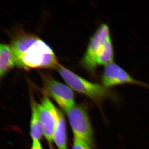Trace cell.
<instances>
[{
	"instance_id": "obj_13",
	"label": "cell",
	"mask_w": 149,
	"mask_h": 149,
	"mask_svg": "<svg viewBox=\"0 0 149 149\" xmlns=\"http://www.w3.org/2000/svg\"><path fill=\"white\" fill-rule=\"evenodd\" d=\"M31 149H43L40 141H33Z\"/></svg>"
},
{
	"instance_id": "obj_5",
	"label": "cell",
	"mask_w": 149,
	"mask_h": 149,
	"mask_svg": "<svg viewBox=\"0 0 149 149\" xmlns=\"http://www.w3.org/2000/svg\"><path fill=\"white\" fill-rule=\"evenodd\" d=\"M42 79L47 93L66 112L75 105V97L71 88L59 82L49 74H42Z\"/></svg>"
},
{
	"instance_id": "obj_12",
	"label": "cell",
	"mask_w": 149,
	"mask_h": 149,
	"mask_svg": "<svg viewBox=\"0 0 149 149\" xmlns=\"http://www.w3.org/2000/svg\"><path fill=\"white\" fill-rule=\"evenodd\" d=\"M72 149H92V147L84 141L74 138Z\"/></svg>"
},
{
	"instance_id": "obj_6",
	"label": "cell",
	"mask_w": 149,
	"mask_h": 149,
	"mask_svg": "<svg viewBox=\"0 0 149 149\" xmlns=\"http://www.w3.org/2000/svg\"><path fill=\"white\" fill-rule=\"evenodd\" d=\"M102 85L109 88L117 85L132 84L149 88L146 83L133 78L120 65L113 62L105 65L101 76Z\"/></svg>"
},
{
	"instance_id": "obj_9",
	"label": "cell",
	"mask_w": 149,
	"mask_h": 149,
	"mask_svg": "<svg viewBox=\"0 0 149 149\" xmlns=\"http://www.w3.org/2000/svg\"><path fill=\"white\" fill-rule=\"evenodd\" d=\"M53 139L58 149H67L66 124L63 114L59 109L58 119Z\"/></svg>"
},
{
	"instance_id": "obj_4",
	"label": "cell",
	"mask_w": 149,
	"mask_h": 149,
	"mask_svg": "<svg viewBox=\"0 0 149 149\" xmlns=\"http://www.w3.org/2000/svg\"><path fill=\"white\" fill-rule=\"evenodd\" d=\"M111 37L109 27L105 24H101L91 37L82 61L83 67L89 72H95L98 67L97 58Z\"/></svg>"
},
{
	"instance_id": "obj_2",
	"label": "cell",
	"mask_w": 149,
	"mask_h": 149,
	"mask_svg": "<svg viewBox=\"0 0 149 149\" xmlns=\"http://www.w3.org/2000/svg\"><path fill=\"white\" fill-rule=\"evenodd\" d=\"M58 71L65 83L74 91L87 96L101 106L107 99H116V95L102 85L92 83L60 65Z\"/></svg>"
},
{
	"instance_id": "obj_10",
	"label": "cell",
	"mask_w": 149,
	"mask_h": 149,
	"mask_svg": "<svg viewBox=\"0 0 149 149\" xmlns=\"http://www.w3.org/2000/svg\"><path fill=\"white\" fill-rule=\"evenodd\" d=\"M31 102L32 115L30 121V136L33 141H40L44 134L38 113L37 104L33 99L31 100Z\"/></svg>"
},
{
	"instance_id": "obj_7",
	"label": "cell",
	"mask_w": 149,
	"mask_h": 149,
	"mask_svg": "<svg viewBox=\"0 0 149 149\" xmlns=\"http://www.w3.org/2000/svg\"><path fill=\"white\" fill-rule=\"evenodd\" d=\"M37 108L44 136L51 149H53V139L58 119V109L46 96L43 98L41 103L37 104Z\"/></svg>"
},
{
	"instance_id": "obj_3",
	"label": "cell",
	"mask_w": 149,
	"mask_h": 149,
	"mask_svg": "<svg viewBox=\"0 0 149 149\" xmlns=\"http://www.w3.org/2000/svg\"><path fill=\"white\" fill-rule=\"evenodd\" d=\"M74 138L93 146V129L87 110L80 105H75L65 112Z\"/></svg>"
},
{
	"instance_id": "obj_11",
	"label": "cell",
	"mask_w": 149,
	"mask_h": 149,
	"mask_svg": "<svg viewBox=\"0 0 149 149\" xmlns=\"http://www.w3.org/2000/svg\"><path fill=\"white\" fill-rule=\"evenodd\" d=\"M114 50L111 38L107 41L97 60V65H105L113 62Z\"/></svg>"
},
{
	"instance_id": "obj_8",
	"label": "cell",
	"mask_w": 149,
	"mask_h": 149,
	"mask_svg": "<svg viewBox=\"0 0 149 149\" xmlns=\"http://www.w3.org/2000/svg\"><path fill=\"white\" fill-rule=\"evenodd\" d=\"M15 65L10 46L5 44L0 45V76L4 77Z\"/></svg>"
},
{
	"instance_id": "obj_1",
	"label": "cell",
	"mask_w": 149,
	"mask_h": 149,
	"mask_svg": "<svg viewBox=\"0 0 149 149\" xmlns=\"http://www.w3.org/2000/svg\"><path fill=\"white\" fill-rule=\"evenodd\" d=\"M15 65L25 70L57 69L60 65L52 48L33 34L22 33L11 42Z\"/></svg>"
}]
</instances>
